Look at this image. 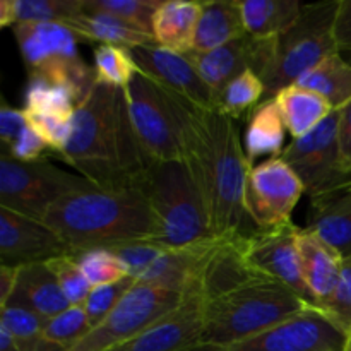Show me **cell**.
Instances as JSON below:
<instances>
[{"instance_id":"cell-12","label":"cell","mask_w":351,"mask_h":351,"mask_svg":"<svg viewBox=\"0 0 351 351\" xmlns=\"http://www.w3.org/2000/svg\"><path fill=\"white\" fill-rule=\"evenodd\" d=\"M304 194V184L290 165L283 158H269L254 165L247 178V213L257 230L274 228L291 221Z\"/></svg>"},{"instance_id":"cell-3","label":"cell","mask_w":351,"mask_h":351,"mask_svg":"<svg viewBox=\"0 0 351 351\" xmlns=\"http://www.w3.org/2000/svg\"><path fill=\"white\" fill-rule=\"evenodd\" d=\"M45 225L65 242L71 254L108 249L127 242H153L160 225L139 187H89L55 202Z\"/></svg>"},{"instance_id":"cell-4","label":"cell","mask_w":351,"mask_h":351,"mask_svg":"<svg viewBox=\"0 0 351 351\" xmlns=\"http://www.w3.org/2000/svg\"><path fill=\"white\" fill-rule=\"evenodd\" d=\"M312 307L291 288L261 273L202 300L201 346L228 348Z\"/></svg>"},{"instance_id":"cell-46","label":"cell","mask_w":351,"mask_h":351,"mask_svg":"<svg viewBox=\"0 0 351 351\" xmlns=\"http://www.w3.org/2000/svg\"><path fill=\"white\" fill-rule=\"evenodd\" d=\"M17 271L19 267L0 264V308L5 307L7 302L12 297L17 281Z\"/></svg>"},{"instance_id":"cell-50","label":"cell","mask_w":351,"mask_h":351,"mask_svg":"<svg viewBox=\"0 0 351 351\" xmlns=\"http://www.w3.org/2000/svg\"><path fill=\"white\" fill-rule=\"evenodd\" d=\"M345 351H351V338H350L348 345H346V348H345Z\"/></svg>"},{"instance_id":"cell-23","label":"cell","mask_w":351,"mask_h":351,"mask_svg":"<svg viewBox=\"0 0 351 351\" xmlns=\"http://www.w3.org/2000/svg\"><path fill=\"white\" fill-rule=\"evenodd\" d=\"M199 17H201V2L165 0L154 14V41L171 51L189 53L194 43Z\"/></svg>"},{"instance_id":"cell-26","label":"cell","mask_w":351,"mask_h":351,"mask_svg":"<svg viewBox=\"0 0 351 351\" xmlns=\"http://www.w3.org/2000/svg\"><path fill=\"white\" fill-rule=\"evenodd\" d=\"M274 99L291 139L307 136L335 112L322 96L298 84L280 91Z\"/></svg>"},{"instance_id":"cell-31","label":"cell","mask_w":351,"mask_h":351,"mask_svg":"<svg viewBox=\"0 0 351 351\" xmlns=\"http://www.w3.org/2000/svg\"><path fill=\"white\" fill-rule=\"evenodd\" d=\"M264 99V82L256 72L247 71L233 79L221 93L216 96V110L233 120L250 115L254 108Z\"/></svg>"},{"instance_id":"cell-30","label":"cell","mask_w":351,"mask_h":351,"mask_svg":"<svg viewBox=\"0 0 351 351\" xmlns=\"http://www.w3.org/2000/svg\"><path fill=\"white\" fill-rule=\"evenodd\" d=\"M45 319L21 307L0 308V328L5 329L21 351H65L43 335Z\"/></svg>"},{"instance_id":"cell-28","label":"cell","mask_w":351,"mask_h":351,"mask_svg":"<svg viewBox=\"0 0 351 351\" xmlns=\"http://www.w3.org/2000/svg\"><path fill=\"white\" fill-rule=\"evenodd\" d=\"M297 84L317 93L332 110H341L351 101V64L341 53H335L308 71Z\"/></svg>"},{"instance_id":"cell-19","label":"cell","mask_w":351,"mask_h":351,"mask_svg":"<svg viewBox=\"0 0 351 351\" xmlns=\"http://www.w3.org/2000/svg\"><path fill=\"white\" fill-rule=\"evenodd\" d=\"M12 31L29 72L48 62L79 57V38L62 23H17Z\"/></svg>"},{"instance_id":"cell-24","label":"cell","mask_w":351,"mask_h":351,"mask_svg":"<svg viewBox=\"0 0 351 351\" xmlns=\"http://www.w3.org/2000/svg\"><path fill=\"white\" fill-rule=\"evenodd\" d=\"M287 125L278 108L276 99H264L250 112L243 149L252 165L264 156L281 158L285 151Z\"/></svg>"},{"instance_id":"cell-41","label":"cell","mask_w":351,"mask_h":351,"mask_svg":"<svg viewBox=\"0 0 351 351\" xmlns=\"http://www.w3.org/2000/svg\"><path fill=\"white\" fill-rule=\"evenodd\" d=\"M322 311L350 335L351 332V261H345L335 293L321 305Z\"/></svg>"},{"instance_id":"cell-22","label":"cell","mask_w":351,"mask_h":351,"mask_svg":"<svg viewBox=\"0 0 351 351\" xmlns=\"http://www.w3.org/2000/svg\"><path fill=\"white\" fill-rule=\"evenodd\" d=\"M247 34L240 0L201 2V17L195 29L192 50L195 53L216 50Z\"/></svg>"},{"instance_id":"cell-9","label":"cell","mask_w":351,"mask_h":351,"mask_svg":"<svg viewBox=\"0 0 351 351\" xmlns=\"http://www.w3.org/2000/svg\"><path fill=\"white\" fill-rule=\"evenodd\" d=\"M338 129L339 110H335L307 136L291 139L281 154L311 199L351 185V171L341 160Z\"/></svg>"},{"instance_id":"cell-17","label":"cell","mask_w":351,"mask_h":351,"mask_svg":"<svg viewBox=\"0 0 351 351\" xmlns=\"http://www.w3.org/2000/svg\"><path fill=\"white\" fill-rule=\"evenodd\" d=\"M202 331V298L191 293L177 311L129 341L106 351H194L201 346Z\"/></svg>"},{"instance_id":"cell-35","label":"cell","mask_w":351,"mask_h":351,"mask_svg":"<svg viewBox=\"0 0 351 351\" xmlns=\"http://www.w3.org/2000/svg\"><path fill=\"white\" fill-rule=\"evenodd\" d=\"M91 324H89L88 314L84 305L81 307H69L55 317L45 322L43 335L48 341L62 346L65 351L77 345L82 338L89 335Z\"/></svg>"},{"instance_id":"cell-37","label":"cell","mask_w":351,"mask_h":351,"mask_svg":"<svg viewBox=\"0 0 351 351\" xmlns=\"http://www.w3.org/2000/svg\"><path fill=\"white\" fill-rule=\"evenodd\" d=\"M48 266L51 267V271L57 276L58 285H60L69 305L71 307H81V305H84L86 298L91 293L93 287L88 281V278H86V274L82 273L81 266L75 261V257L72 254L57 257V259L48 261Z\"/></svg>"},{"instance_id":"cell-34","label":"cell","mask_w":351,"mask_h":351,"mask_svg":"<svg viewBox=\"0 0 351 351\" xmlns=\"http://www.w3.org/2000/svg\"><path fill=\"white\" fill-rule=\"evenodd\" d=\"M72 256L75 257L93 288L115 283L129 276L125 264L110 249H89Z\"/></svg>"},{"instance_id":"cell-49","label":"cell","mask_w":351,"mask_h":351,"mask_svg":"<svg viewBox=\"0 0 351 351\" xmlns=\"http://www.w3.org/2000/svg\"><path fill=\"white\" fill-rule=\"evenodd\" d=\"M194 351H225V348H215V346H199Z\"/></svg>"},{"instance_id":"cell-2","label":"cell","mask_w":351,"mask_h":351,"mask_svg":"<svg viewBox=\"0 0 351 351\" xmlns=\"http://www.w3.org/2000/svg\"><path fill=\"white\" fill-rule=\"evenodd\" d=\"M99 189L141 187L149 161L129 115L125 89L95 82L72 115V134L60 154Z\"/></svg>"},{"instance_id":"cell-42","label":"cell","mask_w":351,"mask_h":351,"mask_svg":"<svg viewBox=\"0 0 351 351\" xmlns=\"http://www.w3.org/2000/svg\"><path fill=\"white\" fill-rule=\"evenodd\" d=\"M2 153L10 154V156L16 158V160L19 161H38L41 160V158L47 156V154L53 153V151H51L50 146L41 139L40 134L27 123L26 129H24L23 132L19 134V137L14 141L10 149L2 151Z\"/></svg>"},{"instance_id":"cell-45","label":"cell","mask_w":351,"mask_h":351,"mask_svg":"<svg viewBox=\"0 0 351 351\" xmlns=\"http://www.w3.org/2000/svg\"><path fill=\"white\" fill-rule=\"evenodd\" d=\"M339 151L346 170L351 171V101L339 110Z\"/></svg>"},{"instance_id":"cell-7","label":"cell","mask_w":351,"mask_h":351,"mask_svg":"<svg viewBox=\"0 0 351 351\" xmlns=\"http://www.w3.org/2000/svg\"><path fill=\"white\" fill-rule=\"evenodd\" d=\"M95 187L82 175H72L47 158L19 161L0 153V208L43 221L51 206L62 197Z\"/></svg>"},{"instance_id":"cell-1","label":"cell","mask_w":351,"mask_h":351,"mask_svg":"<svg viewBox=\"0 0 351 351\" xmlns=\"http://www.w3.org/2000/svg\"><path fill=\"white\" fill-rule=\"evenodd\" d=\"M173 120L180 156L202 202L215 239H247L257 232L245 204L252 165L247 160L239 123L219 110H208L161 88Z\"/></svg>"},{"instance_id":"cell-48","label":"cell","mask_w":351,"mask_h":351,"mask_svg":"<svg viewBox=\"0 0 351 351\" xmlns=\"http://www.w3.org/2000/svg\"><path fill=\"white\" fill-rule=\"evenodd\" d=\"M0 351H21L9 332L0 328Z\"/></svg>"},{"instance_id":"cell-51","label":"cell","mask_w":351,"mask_h":351,"mask_svg":"<svg viewBox=\"0 0 351 351\" xmlns=\"http://www.w3.org/2000/svg\"><path fill=\"white\" fill-rule=\"evenodd\" d=\"M350 338H351V332H350Z\"/></svg>"},{"instance_id":"cell-32","label":"cell","mask_w":351,"mask_h":351,"mask_svg":"<svg viewBox=\"0 0 351 351\" xmlns=\"http://www.w3.org/2000/svg\"><path fill=\"white\" fill-rule=\"evenodd\" d=\"M161 2L163 0H82V12L119 17L153 36V19Z\"/></svg>"},{"instance_id":"cell-13","label":"cell","mask_w":351,"mask_h":351,"mask_svg":"<svg viewBox=\"0 0 351 351\" xmlns=\"http://www.w3.org/2000/svg\"><path fill=\"white\" fill-rule=\"evenodd\" d=\"M298 232L300 226L293 221L274 228L257 230L254 235L243 239V256L257 273L280 281L300 295L308 305L319 307L300 273L297 249Z\"/></svg>"},{"instance_id":"cell-25","label":"cell","mask_w":351,"mask_h":351,"mask_svg":"<svg viewBox=\"0 0 351 351\" xmlns=\"http://www.w3.org/2000/svg\"><path fill=\"white\" fill-rule=\"evenodd\" d=\"M64 24L79 40L98 41L99 45H112V47L134 50L137 47L156 43L151 34L108 14L81 12L79 16L65 21Z\"/></svg>"},{"instance_id":"cell-10","label":"cell","mask_w":351,"mask_h":351,"mask_svg":"<svg viewBox=\"0 0 351 351\" xmlns=\"http://www.w3.org/2000/svg\"><path fill=\"white\" fill-rule=\"evenodd\" d=\"M130 122L149 163L180 161V146L168 106L156 82L137 72L125 86Z\"/></svg>"},{"instance_id":"cell-15","label":"cell","mask_w":351,"mask_h":351,"mask_svg":"<svg viewBox=\"0 0 351 351\" xmlns=\"http://www.w3.org/2000/svg\"><path fill=\"white\" fill-rule=\"evenodd\" d=\"M141 74L161 88L184 96L208 110H216V95L195 71L187 53H178L156 43L130 50Z\"/></svg>"},{"instance_id":"cell-18","label":"cell","mask_w":351,"mask_h":351,"mask_svg":"<svg viewBox=\"0 0 351 351\" xmlns=\"http://www.w3.org/2000/svg\"><path fill=\"white\" fill-rule=\"evenodd\" d=\"M300 273L319 308L335 293L343 267V257L311 228H300L297 237Z\"/></svg>"},{"instance_id":"cell-47","label":"cell","mask_w":351,"mask_h":351,"mask_svg":"<svg viewBox=\"0 0 351 351\" xmlns=\"http://www.w3.org/2000/svg\"><path fill=\"white\" fill-rule=\"evenodd\" d=\"M16 23V0H0V26H14Z\"/></svg>"},{"instance_id":"cell-39","label":"cell","mask_w":351,"mask_h":351,"mask_svg":"<svg viewBox=\"0 0 351 351\" xmlns=\"http://www.w3.org/2000/svg\"><path fill=\"white\" fill-rule=\"evenodd\" d=\"M26 119L27 123L40 134L41 139L50 146L53 153H64L72 134V119L36 112H26Z\"/></svg>"},{"instance_id":"cell-21","label":"cell","mask_w":351,"mask_h":351,"mask_svg":"<svg viewBox=\"0 0 351 351\" xmlns=\"http://www.w3.org/2000/svg\"><path fill=\"white\" fill-rule=\"evenodd\" d=\"M307 228L351 261V185L312 197Z\"/></svg>"},{"instance_id":"cell-43","label":"cell","mask_w":351,"mask_h":351,"mask_svg":"<svg viewBox=\"0 0 351 351\" xmlns=\"http://www.w3.org/2000/svg\"><path fill=\"white\" fill-rule=\"evenodd\" d=\"M26 112L14 108V106L2 101V106H0V141H2V151L10 149L14 141L26 129Z\"/></svg>"},{"instance_id":"cell-36","label":"cell","mask_w":351,"mask_h":351,"mask_svg":"<svg viewBox=\"0 0 351 351\" xmlns=\"http://www.w3.org/2000/svg\"><path fill=\"white\" fill-rule=\"evenodd\" d=\"M81 12L82 0H16L17 23L64 24Z\"/></svg>"},{"instance_id":"cell-5","label":"cell","mask_w":351,"mask_h":351,"mask_svg":"<svg viewBox=\"0 0 351 351\" xmlns=\"http://www.w3.org/2000/svg\"><path fill=\"white\" fill-rule=\"evenodd\" d=\"M139 189L160 225L153 240L158 247L180 249L215 239L201 194L182 160L149 163Z\"/></svg>"},{"instance_id":"cell-44","label":"cell","mask_w":351,"mask_h":351,"mask_svg":"<svg viewBox=\"0 0 351 351\" xmlns=\"http://www.w3.org/2000/svg\"><path fill=\"white\" fill-rule=\"evenodd\" d=\"M335 38L339 53H351V0H339L338 14L335 23Z\"/></svg>"},{"instance_id":"cell-29","label":"cell","mask_w":351,"mask_h":351,"mask_svg":"<svg viewBox=\"0 0 351 351\" xmlns=\"http://www.w3.org/2000/svg\"><path fill=\"white\" fill-rule=\"evenodd\" d=\"M79 105H81V99L71 88L51 82L40 75L29 74L26 93H24L23 110L72 119Z\"/></svg>"},{"instance_id":"cell-33","label":"cell","mask_w":351,"mask_h":351,"mask_svg":"<svg viewBox=\"0 0 351 351\" xmlns=\"http://www.w3.org/2000/svg\"><path fill=\"white\" fill-rule=\"evenodd\" d=\"M95 74L96 81L105 84L125 88L130 79L139 72L132 53L127 48L98 45L95 48Z\"/></svg>"},{"instance_id":"cell-40","label":"cell","mask_w":351,"mask_h":351,"mask_svg":"<svg viewBox=\"0 0 351 351\" xmlns=\"http://www.w3.org/2000/svg\"><path fill=\"white\" fill-rule=\"evenodd\" d=\"M108 249L117 254V257L125 264L129 276L136 280H139L163 252V249L153 242H127Z\"/></svg>"},{"instance_id":"cell-6","label":"cell","mask_w":351,"mask_h":351,"mask_svg":"<svg viewBox=\"0 0 351 351\" xmlns=\"http://www.w3.org/2000/svg\"><path fill=\"white\" fill-rule=\"evenodd\" d=\"M338 7L339 0L307 3L298 23L276 38L273 60L263 77L264 99H274L324 58L339 53L335 38Z\"/></svg>"},{"instance_id":"cell-8","label":"cell","mask_w":351,"mask_h":351,"mask_svg":"<svg viewBox=\"0 0 351 351\" xmlns=\"http://www.w3.org/2000/svg\"><path fill=\"white\" fill-rule=\"evenodd\" d=\"M185 298L187 295L178 291L137 281L120 304L106 315L105 321L99 322L86 338L67 351H106L120 343L129 341L177 311Z\"/></svg>"},{"instance_id":"cell-38","label":"cell","mask_w":351,"mask_h":351,"mask_svg":"<svg viewBox=\"0 0 351 351\" xmlns=\"http://www.w3.org/2000/svg\"><path fill=\"white\" fill-rule=\"evenodd\" d=\"M137 283L136 278L127 276L123 280L115 281V283L103 285V287H95L84 302V311L88 314L91 329L96 328L99 322L106 319V315L120 304L127 291Z\"/></svg>"},{"instance_id":"cell-20","label":"cell","mask_w":351,"mask_h":351,"mask_svg":"<svg viewBox=\"0 0 351 351\" xmlns=\"http://www.w3.org/2000/svg\"><path fill=\"white\" fill-rule=\"evenodd\" d=\"M9 305L27 308L45 321L71 307L48 263L26 264L19 267L16 288L5 307Z\"/></svg>"},{"instance_id":"cell-11","label":"cell","mask_w":351,"mask_h":351,"mask_svg":"<svg viewBox=\"0 0 351 351\" xmlns=\"http://www.w3.org/2000/svg\"><path fill=\"white\" fill-rule=\"evenodd\" d=\"M348 341V332L322 308L308 307L225 351H345Z\"/></svg>"},{"instance_id":"cell-16","label":"cell","mask_w":351,"mask_h":351,"mask_svg":"<svg viewBox=\"0 0 351 351\" xmlns=\"http://www.w3.org/2000/svg\"><path fill=\"white\" fill-rule=\"evenodd\" d=\"M64 240L45 223L0 208V261L5 266L48 263L69 256Z\"/></svg>"},{"instance_id":"cell-27","label":"cell","mask_w":351,"mask_h":351,"mask_svg":"<svg viewBox=\"0 0 351 351\" xmlns=\"http://www.w3.org/2000/svg\"><path fill=\"white\" fill-rule=\"evenodd\" d=\"M250 36L274 40L298 23L304 3L297 0H240Z\"/></svg>"},{"instance_id":"cell-14","label":"cell","mask_w":351,"mask_h":351,"mask_svg":"<svg viewBox=\"0 0 351 351\" xmlns=\"http://www.w3.org/2000/svg\"><path fill=\"white\" fill-rule=\"evenodd\" d=\"M274 45L276 38L263 40L247 33L216 50L206 53L189 51L187 55L202 81L218 96V93H221L233 79L247 71L256 72L263 79L273 60Z\"/></svg>"}]
</instances>
